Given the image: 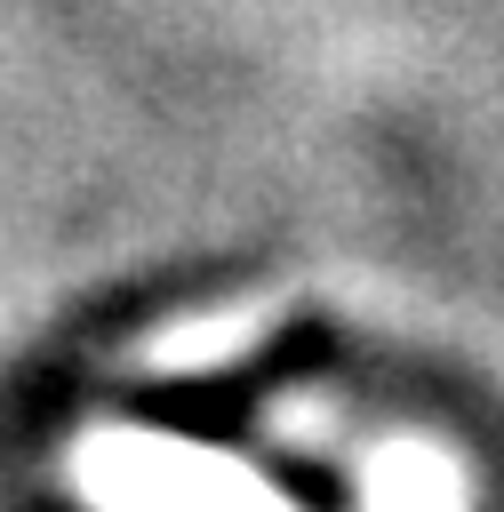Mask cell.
Wrapping results in <instances>:
<instances>
[{
  "label": "cell",
  "mask_w": 504,
  "mask_h": 512,
  "mask_svg": "<svg viewBox=\"0 0 504 512\" xmlns=\"http://www.w3.org/2000/svg\"><path fill=\"white\" fill-rule=\"evenodd\" d=\"M80 480L104 512H288L240 464L176 448V440H96Z\"/></svg>",
  "instance_id": "cell-1"
},
{
  "label": "cell",
  "mask_w": 504,
  "mask_h": 512,
  "mask_svg": "<svg viewBox=\"0 0 504 512\" xmlns=\"http://www.w3.org/2000/svg\"><path fill=\"white\" fill-rule=\"evenodd\" d=\"M264 328H272V312H264V304H240V312H208V328L192 320V328H176L168 344H152L144 360H152V368H216V360L248 352Z\"/></svg>",
  "instance_id": "cell-2"
},
{
  "label": "cell",
  "mask_w": 504,
  "mask_h": 512,
  "mask_svg": "<svg viewBox=\"0 0 504 512\" xmlns=\"http://www.w3.org/2000/svg\"><path fill=\"white\" fill-rule=\"evenodd\" d=\"M368 504L376 512H456V472L440 456H424V448L384 456L376 480H368Z\"/></svg>",
  "instance_id": "cell-3"
}]
</instances>
